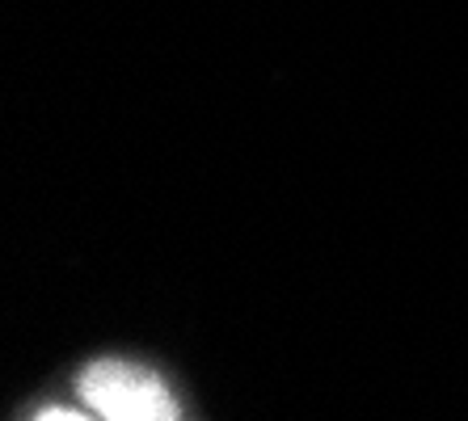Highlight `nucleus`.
<instances>
[{
  "label": "nucleus",
  "instance_id": "nucleus-1",
  "mask_svg": "<svg viewBox=\"0 0 468 421\" xmlns=\"http://www.w3.org/2000/svg\"><path fill=\"white\" fill-rule=\"evenodd\" d=\"M80 396L93 409V417L110 421H174L177 400L165 388V379H156L153 371L135 367V363H93L80 379Z\"/></svg>",
  "mask_w": 468,
  "mask_h": 421
}]
</instances>
